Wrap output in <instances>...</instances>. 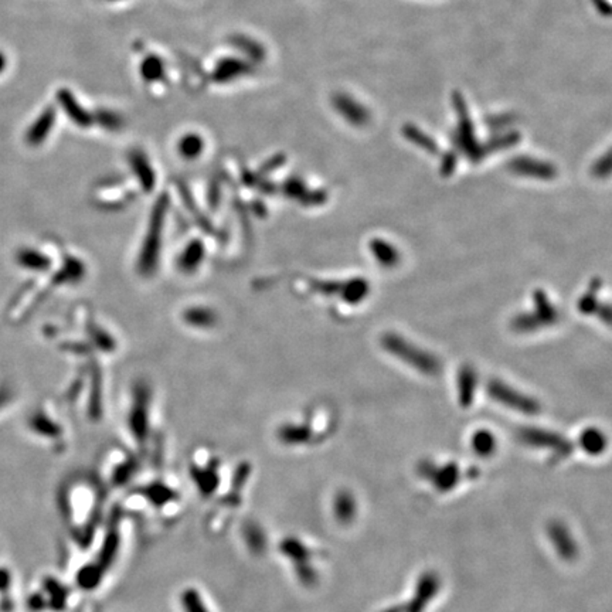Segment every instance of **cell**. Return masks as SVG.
I'll list each match as a JSON object with an SVG mask.
<instances>
[{"mask_svg": "<svg viewBox=\"0 0 612 612\" xmlns=\"http://www.w3.org/2000/svg\"><path fill=\"white\" fill-rule=\"evenodd\" d=\"M204 151V139L196 132L184 134L178 142V152L187 160H194Z\"/></svg>", "mask_w": 612, "mask_h": 612, "instance_id": "cell-19", "label": "cell"}, {"mask_svg": "<svg viewBox=\"0 0 612 612\" xmlns=\"http://www.w3.org/2000/svg\"><path fill=\"white\" fill-rule=\"evenodd\" d=\"M6 64H8V61H6V57H5V54L0 52V72H3L5 71V68H6Z\"/></svg>", "mask_w": 612, "mask_h": 612, "instance_id": "cell-32", "label": "cell"}, {"mask_svg": "<svg viewBox=\"0 0 612 612\" xmlns=\"http://www.w3.org/2000/svg\"><path fill=\"white\" fill-rule=\"evenodd\" d=\"M335 513L340 522L349 523L350 520H353L356 515V502L350 494L344 492L337 495L335 502Z\"/></svg>", "mask_w": 612, "mask_h": 612, "instance_id": "cell-26", "label": "cell"}, {"mask_svg": "<svg viewBox=\"0 0 612 612\" xmlns=\"http://www.w3.org/2000/svg\"><path fill=\"white\" fill-rule=\"evenodd\" d=\"M423 478L432 482L436 491L439 492H448L461 479L459 468L456 463H448L445 467H435L431 462H424L419 468Z\"/></svg>", "mask_w": 612, "mask_h": 612, "instance_id": "cell-8", "label": "cell"}, {"mask_svg": "<svg viewBox=\"0 0 612 612\" xmlns=\"http://www.w3.org/2000/svg\"><path fill=\"white\" fill-rule=\"evenodd\" d=\"M456 162H458V159H456V155L454 152L445 154L444 158H443V162H441V167H439L441 175H443V176L452 175L455 167H456Z\"/></svg>", "mask_w": 612, "mask_h": 612, "instance_id": "cell-29", "label": "cell"}, {"mask_svg": "<svg viewBox=\"0 0 612 612\" xmlns=\"http://www.w3.org/2000/svg\"><path fill=\"white\" fill-rule=\"evenodd\" d=\"M578 308H580V310L582 313H593V312H595L598 309V306H597V298H595L594 293L593 292L585 293V295L581 298V301L578 304Z\"/></svg>", "mask_w": 612, "mask_h": 612, "instance_id": "cell-30", "label": "cell"}, {"mask_svg": "<svg viewBox=\"0 0 612 612\" xmlns=\"http://www.w3.org/2000/svg\"><path fill=\"white\" fill-rule=\"evenodd\" d=\"M452 105L458 114V129L455 134V143L458 146L456 149L467 154L472 160L478 162L482 159L481 145H478L476 142L467 104H465L463 96L459 92L452 94Z\"/></svg>", "mask_w": 612, "mask_h": 612, "instance_id": "cell-3", "label": "cell"}, {"mask_svg": "<svg viewBox=\"0 0 612 612\" xmlns=\"http://www.w3.org/2000/svg\"><path fill=\"white\" fill-rule=\"evenodd\" d=\"M56 118H57V114H56L54 107L44 108L26 134L28 143L32 146L41 145L48 138V135H50V132L53 131L54 124H56Z\"/></svg>", "mask_w": 612, "mask_h": 612, "instance_id": "cell-12", "label": "cell"}, {"mask_svg": "<svg viewBox=\"0 0 612 612\" xmlns=\"http://www.w3.org/2000/svg\"><path fill=\"white\" fill-rule=\"evenodd\" d=\"M403 135L405 136L407 140H410L411 143H414L415 146H419V148H421L423 151H425V152H428L431 155H435L438 152L436 142L431 136H428L424 131L419 129L417 127L412 125V124H405L404 125Z\"/></svg>", "mask_w": 612, "mask_h": 612, "instance_id": "cell-20", "label": "cell"}, {"mask_svg": "<svg viewBox=\"0 0 612 612\" xmlns=\"http://www.w3.org/2000/svg\"><path fill=\"white\" fill-rule=\"evenodd\" d=\"M487 393L495 401L500 403L502 405L519 411L522 414L534 415L540 411V405L534 400L530 399L526 394L519 393L518 390L509 387L500 380H492L487 386Z\"/></svg>", "mask_w": 612, "mask_h": 612, "instance_id": "cell-4", "label": "cell"}, {"mask_svg": "<svg viewBox=\"0 0 612 612\" xmlns=\"http://www.w3.org/2000/svg\"><path fill=\"white\" fill-rule=\"evenodd\" d=\"M472 450L479 456H491L496 450V439L492 432L486 430H479L472 435L471 439Z\"/></svg>", "mask_w": 612, "mask_h": 612, "instance_id": "cell-24", "label": "cell"}, {"mask_svg": "<svg viewBox=\"0 0 612 612\" xmlns=\"http://www.w3.org/2000/svg\"><path fill=\"white\" fill-rule=\"evenodd\" d=\"M509 122H511V116L509 115H500V116H494L489 119V127L494 129H499V127H505L507 125Z\"/></svg>", "mask_w": 612, "mask_h": 612, "instance_id": "cell-31", "label": "cell"}, {"mask_svg": "<svg viewBox=\"0 0 612 612\" xmlns=\"http://www.w3.org/2000/svg\"><path fill=\"white\" fill-rule=\"evenodd\" d=\"M92 115H94V124L96 122V124L101 128L111 131V132H116V131L124 128V125H125L124 116L115 111L107 109V108L96 109Z\"/></svg>", "mask_w": 612, "mask_h": 612, "instance_id": "cell-23", "label": "cell"}, {"mask_svg": "<svg viewBox=\"0 0 612 612\" xmlns=\"http://www.w3.org/2000/svg\"><path fill=\"white\" fill-rule=\"evenodd\" d=\"M107 2H119V0H107Z\"/></svg>", "mask_w": 612, "mask_h": 612, "instance_id": "cell-34", "label": "cell"}, {"mask_svg": "<svg viewBox=\"0 0 612 612\" xmlns=\"http://www.w3.org/2000/svg\"><path fill=\"white\" fill-rule=\"evenodd\" d=\"M549 536L561 558L570 561L577 557V545L564 525L557 522L551 523L549 526Z\"/></svg>", "mask_w": 612, "mask_h": 612, "instance_id": "cell-13", "label": "cell"}, {"mask_svg": "<svg viewBox=\"0 0 612 612\" xmlns=\"http://www.w3.org/2000/svg\"><path fill=\"white\" fill-rule=\"evenodd\" d=\"M139 74L142 80L148 84L160 83L166 76L165 61L156 54H148L140 61Z\"/></svg>", "mask_w": 612, "mask_h": 612, "instance_id": "cell-16", "label": "cell"}, {"mask_svg": "<svg viewBox=\"0 0 612 612\" xmlns=\"http://www.w3.org/2000/svg\"><path fill=\"white\" fill-rule=\"evenodd\" d=\"M439 590V578L434 573L424 574L419 584L417 590H415L414 598L404 605L403 612H424L428 602L435 597V594Z\"/></svg>", "mask_w": 612, "mask_h": 612, "instance_id": "cell-11", "label": "cell"}, {"mask_svg": "<svg viewBox=\"0 0 612 612\" xmlns=\"http://www.w3.org/2000/svg\"><path fill=\"white\" fill-rule=\"evenodd\" d=\"M536 302V312L519 315L513 321V328L519 332H531L536 330L538 326H547L551 325L557 319V310L550 304L546 293L538 291L536 292L534 297Z\"/></svg>", "mask_w": 612, "mask_h": 612, "instance_id": "cell-5", "label": "cell"}, {"mask_svg": "<svg viewBox=\"0 0 612 612\" xmlns=\"http://www.w3.org/2000/svg\"><path fill=\"white\" fill-rule=\"evenodd\" d=\"M403 611H404V605H397V606H393V608H388V609H386L383 612H403Z\"/></svg>", "mask_w": 612, "mask_h": 612, "instance_id": "cell-33", "label": "cell"}, {"mask_svg": "<svg viewBox=\"0 0 612 612\" xmlns=\"http://www.w3.org/2000/svg\"><path fill=\"white\" fill-rule=\"evenodd\" d=\"M519 134L518 132H507L499 136H494L487 143L481 146V156H486L489 154H494L498 151H503L510 148V146L516 145L519 142Z\"/></svg>", "mask_w": 612, "mask_h": 612, "instance_id": "cell-25", "label": "cell"}, {"mask_svg": "<svg viewBox=\"0 0 612 612\" xmlns=\"http://www.w3.org/2000/svg\"><path fill=\"white\" fill-rule=\"evenodd\" d=\"M369 247H370L373 257L377 260V262L380 265L387 266V268L397 265V262L400 260V254L396 250V247L391 246L390 242L380 240V238H374L370 241Z\"/></svg>", "mask_w": 612, "mask_h": 612, "instance_id": "cell-18", "label": "cell"}, {"mask_svg": "<svg viewBox=\"0 0 612 612\" xmlns=\"http://www.w3.org/2000/svg\"><path fill=\"white\" fill-rule=\"evenodd\" d=\"M332 103L336 112L352 127H366L372 119L370 111L348 94H336Z\"/></svg>", "mask_w": 612, "mask_h": 612, "instance_id": "cell-7", "label": "cell"}, {"mask_svg": "<svg viewBox=\"0 0 612 612\" xmlns=\"http://www.w3.org/2000/svg\"><path fill=\"white\" fill-rule=\"evenodd\" d=\"M593 173L597 178H606L611 173V155H609V152L597 160V163L593 167Z\"/></svg>", "mask_w": 612, "mask_h": 612, "instance_id": "cell-28", "label": "cell"}, {"mask_svg": "<svg viewBox=\"0 0 612 612\" xmlns=\"http://www.w3.org/2000/svg\"><path fill=\"white\" fill-rule=\"evenodd\" d=\"M129 163L131 167L134 169L135 175L139 178L143 189L151 190L155 184V173L146 155L142 151L135 149L129 154Z\"/></svg>", "mask_w": 612, "mask_h": 612, "instance_id": "cell-15", "label": "cell"}, {"mask_svg": "<svg viewBox=\"0 0 612 612\" xmlns=\"http://www.w3.org/2000/svg\"><path fill=\"white\" fill-rule=\"evenodd\" d=\"M509 169L511 173L525 176V178H533L540 180H550L554 179L557 175L556 167L545 160H538L536 158L529 156H518L509 163Z\"/></svg>", "mask_w": 612, "mask_h": 612, "instance_id": "cell-9", "label": "cell"}, {"mask_svg": "<svg viewBox=\"0 0 612 612\" xmlns=\"http://www.w3.org/2000/svg\"><path fill=\"white\" fill-rule=\"evenodd\" d=\"M285 191H286V194L292 196V198H305L306 193H308L305 183L298 178H292V179L286 180Z\"/></svg>", "mask_w": 612, "mask_h": 612, "instance_id": "cell-27", "label": "cell"}, {"mask_svg": "<svg viewBox=\"0 0 612 612\" xmlns=\"http://www.w3.org/2000/svg\"><path fill=\"white\" fill-rule=\"evenodd\" d=\"M56 98L61 109L78 128L87 129L94 125V115L78 103L76 95L71 92V89L60 88L56 94Z\"/></svg>", "mask_w": 612, "mask_h": 612, "instance_id": "cell-10", "label": "cell"}, {"mask_svg": "<svg viewBox=\"0 0 612 612\" xmlns=\"http://www.w3.org/2000/svg\"><path fill=\"white\" fill-rule=\"evenodd\" d=\"M381 345L390 355L399 357L405 364L411 366L412 369L419 370L424 374L432 376L436 374L441 369V364L435 356L410 344V341H407L403 336L397 333L384 335L381 339Z\"/></svg>", "mask_w": 612, "mask_h": 612, "instance_id": "cell-1", "label": "cell"}, {"mask_svg": "<svg viewBox=\"0 0 612 612\" xmlns=\"http://www.w3.org/2000/svg\"><path fill=\"white\" fill-rule=\"evenodd\" d=\"M229 41L235 50H238L251 64H260L265 61L266 59L265 47L255 39L249 37L246 34H234L229 39Z\"/></svg>", "mask_w": 612, "mask_h": 612, "instance_id": "cell-14", "label": "cell"}, {"mask_svg": "<svg viewBox=\"0 0 612 612\" xmlns=\"http://www.w3.org/2000/svg\"><path fill=\"white\" fill-rule=\"evenodd\" d=\"M580 445L587 454L600 455L606 447V438L597 428H587L580 435Z\"/></svg>", "mask_w": 612, "mask_h": 612, "instance_id": "cell-21", "label": "cell"}, {"mask_svg": "<svg viewBox=\"0 0 612 612\" xmlns=\"http://www.w3.org/2000/svg\"><path fill=\"white\" fill-rule=\"evenodd\" d=\"M254 64L240 57L220 59L211 72V80L215 84H230L254 72Z\"/></svg>", "mask_w": 612, "mask_h": 612, "instance_id": "cell-6", "label": "cell"}, {"mask_svg": "<svg viewBox=\"0 0 612 612\" xmlns=\"http://www.w3.org/2000/svg\"><path fill=\"white\" fill-rule=\"evenodd\" d=\"M340 293H341V298H344L346 302L359 304L360 301H363L367 297V293H369V284H367V281H364L361 278L350 279L345 284H341Z\"/></svg>", "mask_w": 612, "mask_h": 612, "instance_id": "cell-22", "label": "cell"}, {"mask_svg": "<svg viewBox=\"0 0 612 612\" xmlns=\"http://www.w3.org/2000/svg\"><path fill=\"white\" fill-rule=\"evenodd\" d=\"M476 388V374L472 370V367L463 366L459 377H458V393H459V401L462 405L468 407L471 405Z\"/></svg>", "mask_w": 612, "mask_h": 612, "instance_id": "cell-17", "label": "cell"}, {"mask_svg": "<svg viewBox=\"0 0 612 612\" xmlns=\"http://www.w3.org/2000/svg\"><path fill=\"white\" fill-rule=\"evenodd\" d=\"M519 439L525 445L551 451L553 458L556 461L564 459L570 456L573 452V444L569 439L549 430L534 428V427L522 428L519 430Z\"/></svg>", "mask_w": 612, "mask_h": 612, "instance_id": "cell-2", "label": "cell"}]
</instances>
